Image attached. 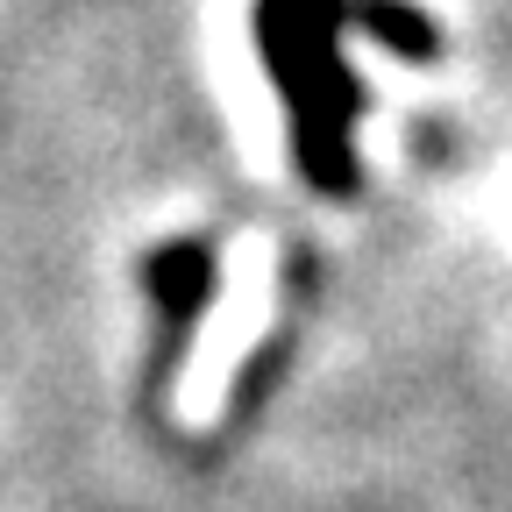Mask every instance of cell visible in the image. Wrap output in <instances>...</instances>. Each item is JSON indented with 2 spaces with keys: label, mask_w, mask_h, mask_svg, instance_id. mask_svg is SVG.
I'll list each match as a JSON object with an SVG mask.
<instances>
[{
  "label": "cell",
  "mask_w": 512,
  "mask_h": 512,
  "mask_svg": "<svg viewBox=\"0 0 512 512\" xmlns=\"http://www.w3.org/2000/svg\"><path fill=\"white\" fill-rule=\"evenodd\" d=\"M342 29H370L384 43H399L406 57L434 50V29L399 0H256V50H264L271 79L292 107V157L320 192L356 185L349 128H356L363 86L342 64Z\"/></svg>",
  "instance_id": "cell-1"
}]
</instances>
